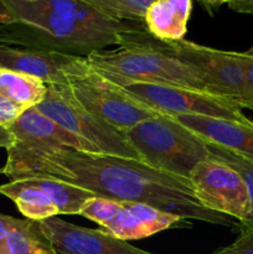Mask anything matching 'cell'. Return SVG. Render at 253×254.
Listing matches in <instances>:
<instances>
[{"instance_id":"obj_1","label":"cell","mask_w":253,"mask_h":254,"mask_svg":"<svg viewBox=\"0 0 253 254\" xmlns=\"http://www.w3.org/2000/svg\"><path fill=\"white\" fill-rule=\"evenodd\" d=\"M6 151L4 175L10 180L50 178L86 189L97 197L146 203L183 220L221 226L236 223L233 218L205 207L189 179L158 170L138 159L74 149Z\"/></svg>"},{"instance_id":"obj_2","label":"cell","mask_w":253,"mask_h":254,"mask_svg":"<svg viewBox=\"0 0 253 254\" xmlns=\"http://www.w3.org/2000/svg\"><path fill=\"white\" fill-rule=\"evenodd\" d=\"M130 31L119 34V49L98 50L87 55L86 59L91 67L129 81L208 92L202 76L197 71L138 41L131 36Z\"/></svg>"},{"instance_id":"obj_3","label":"cell","mask_w":253,"mask_h":254,"mask_svg":"<svg viewBox=\"0 0 253 254\" xmlns=\"http://www.w3.org/2000/svg\"><path fill=\"white\" fill-rule=\"evenodd\" d=\"M126 135L143 163L189 180L198 163L211 159L207 141L170 116L146 119Z\"/></svg>"},{"instance_id":"obj_4","label":"cell","mask_w":253,"mask_h":254,"mask_svg":"<svg viewBox=\"0 0 253 254\" xmlns=\"http://www.w3.org/2000/svg\"><path fill=\"white\" fill-rule=\"evenodd\" d=\"M130 35L138 41L190 66L202 76L208 93L222 97L241 108L245 93V71L237 52L221 51L186 40L161 41L143 27L131 30Z\"/></svg>"},{"instance_id":"obj_5","label":"cell","mask_w":253,"mask_h":254,"mask_svg":"<svg viewBox=\"0 0 253 254\" xmlns=\"http://www.w3.org/2000/svg\"><path fill=\"white\" fill-rule=\"evenodd\" d=\"M34 108L71 134L93 144L101 153L140 160L126 131L87 111L74 98L68 83L47 84L46 96Z\"/></svg>"},{"instance_id":"obj_6","label":"cell","mask_w":253,"mask_h":254,"mask_svg":"<svg viewBox=\"0 0 253 254\" xmlns=\"http://www.w3.org/2000/svg\"><path fill=\"white\" fill-rule=\"evenodd\" d=\"M98 72L121 86L124 91L135 97L138 101L143 102L144 104L164 116L196 114V116L227 119L240 123L252 122L243 114L242 109L237 104L208 92L168 86V84L129 81L106 72Z\"/></svg>"},{"instance_id":"obj_7","label":"cell","mask_w":253,"mask_h":254,"mask_svg":"<svg viewBox=\"0 0 253 254\" xmlns=\"http://www.w3.org/2000/svg\"><path fill=\"white\" fill-rule=\"evenodd\" d=\"M2 1L14 16L16 24H21L41 34L46 37L51 46L57 47V51H74L87 56L91 52L104 50V47L111 45H119V35H111L88 29L54 11L40 0Z\"/></svg>"},{"instance_id":"obj_8","label":"cell","mask_w":253,"mask_h":254,"mask_svg":"<svg viewBox=\"0 0 253 254\" xmlns=\"http://www.w3.org/2000/svg\"><path fill=\"white\" fill-rule=\"evenodd\" d=\"M68 84L74 98L87 111L122 131L146 119L164 116L138 101L93 67L82 76L71 77Z\"/></svg>"},{"instance_id":"obj_9","label":"cell","mask_w":253,"mask_h":254,"mask_svg":"<svg viewBox=\"0 0 253 254\" xmlns=\"http://www.w3.org/2000/svg\"><path fill=\"white\" fill-rule=\"evenodd\" d=\"M193 192L208 210L222 213L237 222L250 213L247 185L238 171L216 159H207L193 168L190 175Z\"/></svg>"},{"instance_id":"obj_10","label":"cell","mask_w":253,"mask_h":254,"mask_svg":"<svg viewBox=\"0 0 253 254\" xmlns=\"http://www.w3.org/2000/svg\"><path fill=\"white\" fill-rule=\"evenodd\" d=\"M0 68L14 69L34 76L46 84L68 83L74 76L91 69L86 56L57 50L16 49L0 44Z\"/></svg>"},{"instance_id":"obj_11","label":"cell","mask_w":253,"mask_h":254,"mask_svg":"<svg viewBox=\"0 0 253 254\" xmlns=\"http://www.w3.org/2000/svg\"><path fill=\"white\" fill-rule=\"evenodd\" d=\"M37 226L59 254H154L102 230L81 227L57 216L39 221Z\"/></svg>"},{"instance_id":"obj_12","label":"cell","mask_w":253,"mask_h":254,"mask_svg":"<svg viewBox=\"0 0 253 254\" xmlns=\"http://www.w3.org/2000/svg\"><path fill=\"white\" fill-rule=\"evenodd\" d=\"M6 128L14 138L9 149L27 151L74 149L101 153L93 144L67 131L36 108L26 109L17 121Z\"/></svg>"},{"instance_id":"obj_13","label":"cell","mask_w":253,"mask_h":254,"mask_svg":"<svg viewBox=\"0 0 253 254\" xmlns=\"http://www.w3.org/2000/svg\"><path fill=\"white\" fill-rule=\"evenodd\" d=\"M170 117L208 143L222 146L253 161V122L240 123L196 114Z\"/></svg>"},{"instance_id":"obj_14","label":"cell","mask_w":253,"mask_h":254,"mask_svg":"<svg viewBox=\"0 0 253 254\" xmlns=\"http://www.w3.org/2000/svg\"><path fill=\"white\" fill-rule=\"evenodd\" d=\"M184 221L179 216L164 212L141 202H122L117 217L101 228L113 237L123 241L141 240L161 231L173 228Z\"/></svg>"},{"instance_id":"obj_15","label":"cell","mask_w":253,"mask_h":254,"mask_svg":"<svg viewBox=\"0 0 253 254\" xmlns=\"http://www.w3.org/2000/svg\"><path fill=\"white\" fill-rule=\"evenodd\" d=\"M191 9V0H154L144 14V26L161 41H180L188 32Z\"/></svg>"},{"instance_id":"obj_16","label":"cell","mask_w":253,"mask_h":254,"mask_svg":"<svg viewBox=\"0 0 253 254\" xmlns=\"http://www.w3.org/2000/svg\"><path fill=\"white\" fill-rule=\"evenodd\" d=\"M0 193L10 198L26 220L39 222L60 215L50 196L26 179H14L0 185Z\"/></svg>"},{"instance_id":"obj_17","label":"cell","mask_w":253,"mask_h":254,"mask_svg":"<svg viewBox=\"0 0 253 254\" xmlns=\"http://www.w3.org/2000/svg\"><path fill=\"white\" fill-rule=\"evenodd\" d=\"M47 92V84L24 72L0 68V94L24 109L34 108Z\"/></svg>"},{"instance_id":"obj_18","label":"cell","mask_w":253,"mask_h":254,"mask_svg":"<svg viewBox=\"0 0 253 254\" xmlns=\"http://www.w3.org/2000/svg\"><path fill=\"white\" fill-rule=\"evenodd\" d=\"M21 179H26L32 185L45 191L54 201L60 215H79L84 203L89 198L96 197V195L91 191L64 181L39 176Z\"/></svg>"},{"instance_id":"obj_19","label":"cell","mask_w":253,"mask_h":254,"mask_svg":"<svg viewBox=\"0 0 253 254\" xmlns=\"http://www.w3.org/2000/svg\"><path fill=\"white\" fill-rule=\"evenodd\" d=\"M6 254H59L36 221L15 218L5 240Z\"/></svg>"},{"instance_id":"obj_20","label":"cell","mask_w":253,"mask_h":254,"mask_svg":"<svg viewBox=\"0 0 253 254\" xmlns=\"http://www.w3.org/2000/svg\"><path fill=\"white\" fill-rule=\"evenodd\" d=\"M207 148L211 154V158L230 165L231 168L238 171L245 180L246 185H247L248 195H250V213L243 221L236 222L235 227H237L238 232L253 230V161L248 160V159L243 158V156L238 155V154L233 153L228 149L222 148V146L208 143V141Z\"/></svg>"},{"instance_id":"obj_21","label":"cell","mask_w":253,"mask_h":254,"mask_svg":"<svg viewBox=\"0 0 253 254\" xmlns=\"http://www.w3.org/2000/svg\"><path fill=\"white\" fill-rule=\"evenodd\" d=\"M117 21L144 24V14L154 0H81Z\"/></svg>"},{"instance_id":"obj_22","label":"cell","mask_w":253,"mask_h":254,"mask_svg":"<svg viewBox=\"0 0 253 254\" xmlns=\"http://www.w3.org/2000/svg\"><path fill=\"white\" fill-rule=\"evenodd\" d=\"M122 208V202L103 197H92L84 203L79 216L96 222L102 228L117 217Z\"/></svg>"},{"instance_id":"obj_23","label":"cell","mask_w":253,"mask_h":254,"mask_svg":"<svg viewBox=\"0 0 253 254\" xmlns=\"http://www.w3.org/2000/svg\"><path fill=\"white\" fill-rule=\"evenodd\" d=\"M237 57L245 71V93L241 108L253 109V56H248L245 52H237Z\"/></svg>"},{"instance_id":"obj_24","label":"cell","mask_w":253,"mask_h":254,"mask_svg":"<svg viewBox=\"0 0 253 254\" xmlns=\"http://www.w3.org/2000/svg\"><path fill=\"white\" fill-rule=\"evenodd\" d=\"M215 254H253V230L240 232V237Z\"/></svg>"},{"instance_id":"obj_25","label":"cell","mask_w":253,"mask_h":254,"mask_svg":"<svg viewBox=\"0 0 253 254\" xmlns=\"http://www.w3.org/2000/svg\"><path fill=\"white\" fill-rule=\"evenodd\" d=\"M25 111L26 109L0 94V126L1 127H5V128L9 127L10 124L17 121Z\"/></svg>"},{"instance_id":"obj_26","label":"cell","mask_w":253,"mask_h":254,"mask_svg":"<svg viewBox=\"0 0 253 254\" xmlns=\"http://www.w3.org/2000/svg\"><path fill=\"white\" fill-rule=\"evenodd\" d=\"M14 220L15 217L0 213V245L5 246V240H6V236L11 228Z\"/></svg>"},{"instance_id":"obj_27","label":"cell","mask_w":253,"mask_h":254,"mask_svg":"<svg viewBox=\"0 0 253 254\" xmlns=\"http://www.w3.org/2000/svg\"><path fill=\"white\" fill-rule=\"evenodd\" d=\"M16 24L14 16L11 15V12L9 11L6 5L4 4L2 0H0V26L1 25H14Z\"/></svg>"},{"instance_id":"obj_28","label":"cell","mask_w":253,"mask_h":254,"mask_svg":"<svg viewBox=\"0 0 253 254\" xmlns=\"http://www.w3.org/2000/svg\"><path fill=\"white\" fill-rule=\"evenodd\" d=\"M230 5L237 11L248 12V14L253 15V0H235Z\"/></svg>"},{"instance_id":"obj_29","label":"cell","mask_w":253,"mask_h":254,"mask_svg":"<svg viewBox=\"0 0 253 254\" xmlns=\"http://www.w3.org/2000/svg\"><path fill=\"white\" fill-rule=\"evenodd\" d=\"M12 143H14V138H12L9 129L0 126V148L9 149L12 145Z\"/></svg>"},{"instance_id":"obj_30","label":"cell","mask_w":253,"mask_h":254,"mask_svg":"<svg viewBox=\"0 0 253 254\" xmlns=\"http://www.w3.org/2000/svg\"><path fill=\"white\" fill-rule=\"evenodd\" d=\"M245 54H247V55H248V56H253V46H252V47H251V49H250V50H248V51H247V52H245Z\"/></svg>"},{"instance_id":"obj_31","label":"cell","mask_w":253,"mask_h":254,"mask_svg":"<svg viewBox=\"0 0 253 254\" xmlns=\"http://www.w3.org/2000/svg\"><path fill=\"white\" fill-rule=\"evenodd\" d=\"M0 254H6V252H5V246L0 245Z\"/></svg>"},{"instance_id":"obj_32","label":"cell","mask_w":253,"mask_h":254,"mask_svg":"<svg viewBox=\"0 0 253 254\" xmlns=\"http://www.w3.org/2000/svg\"><path fill=\"white\" fill-rule=\"evenodd\" d=\"M216 1H222V2H232L235 0H216Z\"/></svg>"},{"instance_id":"obj_33","label":"cell","mask_w":253,"mask_h":254,"mask_svg":"<svg viewBox=\"0 0 253 254\" xmlns=\"http://www.w3.org/2000/svg\"><path fill=\"white\" fill-rule=\"evenodd\" d=\"M0 174H4V168H0Z\"/></svg>"},{"instance_id":"obj_34","label":"cell","mask_w":253,"mask_h":254,"mask_svg":"<svg viewBox=\"0 0 253 254\" xmlns=\"http://www.w3.org/2000/svg\"><path fill=\"white\" fill-rule=\"evenodd\" d=\"M30 1H37V0H30Z\"/></svg>"}]
</instances>
